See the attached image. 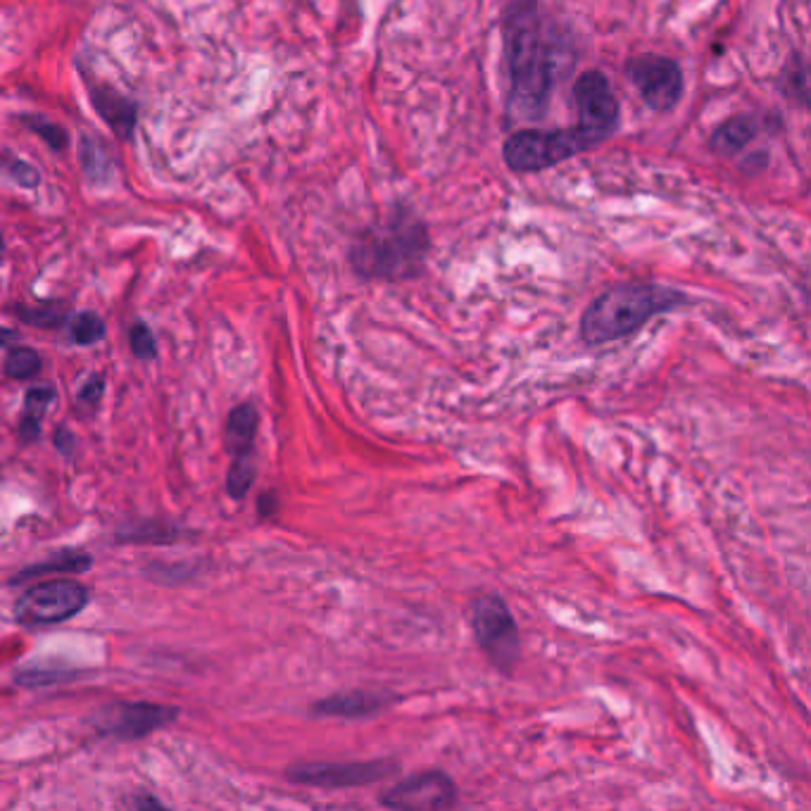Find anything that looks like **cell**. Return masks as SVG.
Masks as SVG:
<instances>
[{
  "label": "cell",
  "instance_id": "obj_10",
  "mask_svg": "<svg viewBox=\"0 0 811 811\" xmlns=\"http://www.w3.org/2000/svg\"><path fill=\"white\" fill-rule=\"evenodd\" d=\"M574 103L578 110V124L593 131L602 141L619 127V103H616L609 79L597 69L583 72L576 79Z\"/></svg>",
  "mask_w": 811,
  "mask_h": 811
},
{
  "label": "cell",
  "instance_id": "obj_25",
  "mask_svg": "<svg viewBox=\"0 0 811 811\" xmlns=\"http://www.w3.org/2000/svg\"><path fill=\"white\" fill-rule=\"evenodd\" d=\"M55 398L53 388L43 386V388H31L27 393V414H34V417H43L46 412L48 402Z\"/></svg>",
  "mask_w": 811,
  "mask_h": 811
},
{
  "label": "cell",
  "instance_id": "obj_8",
  "mask_svg": "<svg viewBox=\"0 0 811 811\" xmlns=\"http://www.w3.org/2000/svg\"><path fill=\"white\" fill-rule=\"evenodd\" d=\"M628 79L655 112H669L683 96V72L676 60L664 55L645 53L626 65Z\"/></svg>",
  "mask_w": 811,
  "mask_h": 811
},
{
  "label": "cell",
  "instance_id": "obj_15",
  "mask_svg": "<svg viewBox=\"0 0 811 811\" xmlns=\"http://www.w3.org/2000/svg\"><path fill=\"white\" fill-rule=\"evenodd\" d=\"M257 424H260V414H257L255 405L245 402L238 405L234 412L229 414V424H226V443L234 455H253L255 433Z\"/></svg>",
  "mask_w": 811,
  "mask_h": 811
},
{
  "label": "cell",
  "instance_id": "obj_11",
  "mask_svg": "<svg viewBox=\"0 0 811 811\" xmlns=\"http://www.w3.org/2000/svg\"><path fill=\"white\" fill-rule=\"evenodd\" d=\"M381 804L388 809H450L457 804V785L443 771H421L417 776L395 783Z\"/></svg>",
  "mask_w": 811,
  "mask_h": 811
},
{
  "label": "cell",
  "instance_id": "obj_17",
  "mask_svg": "<svg viewBox=\"0 0 811 811\" xmlns=\"http://www.w3.org/2000/svg\"><path fill=\"white\" fill-rule=\"evenodd\" d=\"M91 555H86V552H62V555L48 559V562L43 564H34V567L22 571L17 578H31V576H41V574H50V571H86L91 569Z\"/></svg>",
  "mask_w": 811,
  "mask_h": 811
},
{
  "label": "cell",
  "instance_id": "obj_23",
  "mask_svg": "<svg viewBox=\"0 0 811 811\" xmlns=\"http://www.w3.org/2000/svg\"><path fill=\"white\" fill-rule=\"evenodd\" d=\"M131 350H134V355L141 357V360H150V357H155V352H157L155 336L143 322L131 326Z\"/></svg>",
  "mask_w": 811,
  "mask_h": 811
},
{
  "label": "cell",
  "instance_id": "obj_7",
  "mask_svg": "<svg viewBox=\"0 0 811 811\" xmlns=\"http://www.w3.org/2000/svg\"><path fill=\"white\" fill-rule=\"evenodd\" d=\"M88 602V590L77 581H48L29 588L17 600L15 616L27 626L62 624L79 614Z\"/></svg>",
  "mask_w": 811,
  "mask_h": 811
},
{
  "label": "cell",
  "instance_id": "obj_20",
  "mask_svg": "<svg viewBox=\"0 0 811 811\" xmlns=\"http://www.w3.org/2000/svg\"><path fill=\"white\" fill-rule=\"evenodd\" d=\"M105 336V324L96 312H81L72 322V338L79 345H93Z\"/></svg>",
  "mask_w": 811,
  "mask_h": 811
},
{
  "label": "cell",
  "instance_id": "obj_29",
  "mask_svg": "<svg viewBox=\"0 0 811 811\" xmlns=\"http://www.w3.org/2000/svg\"><path fill=\"white\" fill-rule=\"evenodd\" d=\"M72 443H74V440H72V436H69L67 431H60V433H58V445H60L62 452L72 450Z\"/></svg>",
  "mask_w": 811,
  "mask_h": 811
},
{
  "label": "cell",
  "instance_id": "obj_14",
  "mask_svg": "<svg viewBox=\"0 0 811 811\" xmlns=\"http://www.w3.org/2000/svg\"><path fill=\"white\" fill-rule=\"evenodd\" d=\"M757 131L759 122L752 115L733 117L714 131L712 148L719 155H738L740 150H745L754 141Z\"/></svg>",
  "mask_w": 811,
  "mask_h": 811
},
{
  "label": "cell",
  "instance_id": "obj_9",
  "mask_svg": "<svg viewBox=\"0 0 811 811\" xmlns=\"http://www.w3.org/2000/svg\"><path fill=\"white\" fill-rule=\"evenodd\" d=\"M176 716H179V709L169 707V704L117 702L98 714L96 726L103 735H112L119 740H138L169 726L176 721Z\"/></svg>",
  "mask_w": 811,
  "mask_h": 811
},
{
  "label": "cell",
  "instance_id": "obj_13",
  "mask_svg": "<svg viewBox=\"0 0 811 811\" xmlns=\"http://www.w3.org/2000/svg\"><path fill=\"white\" fill-rule=\"evenodd\" d=\"M93 105L119 138L129 141L136 127V105L108 86L93 88Z\"/></svg>",
  "mask_w": 811,
  "mask_h": 811
},
{
  "label": "cell",
  "instance_id": "obj_1",
  "mask_svg": "<svg viewBox=\"0 0 811 811\" xmlns=\"http://www.w3.org/2000/svg\"><path fill=\"white\" fill-rule=\"evenodd\" d=\"M514 119H543L564 69V41L545 20L538 0H512L502 22Z\"/></svg>",
  "mask_w": 811,
  "mask_h": 811
},
{
  "label": "cell",
  "instance_id": "obj_16",
  "mask_svg": "<svg viewBox=\"0 0 811 811\" xmlns=\"http://www.w3.org/2000/svg\"><path fill=\"white\" fill-rule=\"evenodd\" d=\"M81 165H84V172L93 184H108L112 179V162L108 153L100 143L88 136L81 141Z\"/></svg>",
  "mask_w": 811,
  "mask_h": 811
},
{
  "label": "cell",
  "instance_id": "obj_30",
  "mask_svg": "<svg viewBox=\"0 0 811 811\" xmlns=\"http://www.w3.org/2000/svg\"><path fill=\"white\" fill-rule=\"evenodd\" d=\"M12 338H15V333L12 331H0V343H8V341H12Z\"/></svg>",
  "mask_w": 811,
  "mask_h": 811
},
{
  "label": "cell",
  "instance_id": "obj_12",
  "mask_svg": "<svg viewBox=\"0 0 811 811\" xmlns=\"http://www.w3.org/2000/svg\"><path fill=\"white\" fill-rule=\"evenodd\" d=\"M400 697L391 690H348L324 697L312 704V714L333 716V719H372L386 712Z\"/></svg>",
  "mask_w": 811,
  "mask_h": 811
},
{
  "label": "cell",
  "instance_id": "obj_18",
  "mask_svg": "<svg viewBox=\"0 0 811 811\" xmlns=\"http://www.w3.org/2000/svg\"><path fill=\"white\" fill-rule=\"evenodd\" d=\"M253 483H255L253 455H238L234 464H231L229 476H226V490H229L231 498L241 500Z\"/></svg>",
  "mask_w": 811,
  "mask_h": 811
},
{
  "label": "cell",
  "instance_id": "obj_22",
  "mask_svg": "<svg viewBox=\"0 0 811 811\" xmlns=\"http://www.w3.org/2000/svg\"><path fill=\"white\" fill-rule=\"evenodd\" d=\"M0 169H3V172L8 174L15 184H20L24 188L39 186V172H36L29 162L17 160V157H12L10 153L0 155Z\"/></svg>",
  "mask_w": 811,
  "mask_h": 811
},
{
  "label": "cell",
  "instance_id": "obj_2",
  "mask_svg": "<svg viewBox=\"0 0 811 811\" xmlns=\"http://www.w3.org/2000/svg\"><path fill=\"white\" fill-rule=\"evenodd\" d=\"M426 255V226L410 210H395L388 222L369 226L357 236L350 248V264L362 279L405 281L424 269Z\"/></svg>",
  "mask_w": 811,
  "mask_h": 811
},
{
  "label": "cell",
  "instance_id": "obj_4",
  "mask_svg": "<svg viewBox=\"0 0 811 811\" xmlns=\"http://www.w3.org/2000/svg\"><path fill=\"white\" fill-rule=\"evenodd\" d=\"M602 138L593 134V131L581 127L569 129H526L517 131L505 141V162L512 172L519 174H533L543 172L559 165V162L571 160V157L586 153L600 146Z\"/></svg>",
  "mask_w": 811,
  "mask_h": 811
},
{
  "label": "cell",
  "instance_id": "obj_6",
  "mask_svg": "<svg viewBox=\"0 0 811 811\" xmlns=\"http://www.w3.org/2000/svg\"><path fill=\"white\" fill-rule=\"evenodd\" d=\"M400 764L395 759H369V762H298L286 769V778L298 785L341 790L364 788L391 778Z\"/></svg>",
  "mask_w": 811,
  "mask_h": 811
},
{
  "label": "cell",
  "instance_id": "obj_3",
  "mask_svg": "<svg viewBox=\"0 0 811 811\" xmlns=\"http://www.w3.org/2000/svg\"><path fill=\"white\" fill-rule=\"evenodd\" d=\"M688 303V295L662 284H619L600 293L581 317V341L605 345L643 329L657 314Z\"/></svg>",
  "mask_w": 811,
  "mask_h": 811
},
{
  "label": "cell",
  "instance_id": "obj_24",
  "mask_svg": "<svg viewBox=\"0 0 811 811\" xmlns=\"http://www.w3.org/2000/svg\"><path fill=\"white\" fill-rule=\"evenodd\" d=\"M20 314H22V319L27 324H34V326H43V329H50V326H58V324H62V307H58V305H48V307H36V310H27V307H24V310H20Z\"/></svg>",
  "mask_w": 811,
  "mask_h": 811
},
{
  "label": "cell",
  "instance_id": "obj_19",
  "mask_svg": "<svg viewBox=\"0 0 811 811\" xmlns=\"http://www.w3.org/2000/svg\"><path fill=\"white\" fill-rule=\"evenodd\" d=\"M41 369V357L39 352L31 348H17L12 350L5 360V374L12 376V379H29Z\"/></svg>",
  "mask_w": 811,
  "mask_h": 811
},
{
  "label": "cell",
  "instance_id": "obj_26",
  "mask_svg": "<svg viewBox=\"0 0 811 811\" xmlns=\"http://www.w3.org/2000/svg\"><path fill=\"white\" fill-rule=\"evenodd\" d=\"M103 388H105V379L100 374H96V376H91V379H88L86 383H84V388H81V393H79V402L81 405L86 407V410H93V407L98 405L100 402V395H103Z\"/></svg>",
  "mask_w": 811,
  "mask_h": 811
},
{
  "label": "cell",
  "instance_id": "obj_31",
  "mask_svg": "<svg viewBox=\"0 0 811 811\" xmlns=\"http://www.w3.org/2000/svg\"><path fill=\"white\" fill-rule=\"evenodd\" d=\"M3 245H5V243H3V236H0V253H3Z\"/></svg>",
  "mask_w": 811,
  "mask_h": 811
},
{
  "label": "cell",
  "instance_id": "obj_28",
  "mask_svg": "<svg viewBox=\"0 0 811 811\" xmlns=\"http://www.w3.org/2000/svg\"><path fill=\"white\" fill-rule=\"evenodd\" d=\"M257 505H260L262 517H267V514L276 512V507H279V500H276V493H264Z\"/></svg>",
  "mask_w": 811,
  "mask_h": 811
},
{
  "label": "cell",
  "instance_id": "obj_5",
  "mask_svg": "<svg viewBox=\"0 0 811 811\" xmlns=\"http://www.w3.org/2000/svg\"><path fill=\"white\" fill-rule=\"evenodd\" d=\"M469 624L488 662L502 674H512L521 659V633L505 597L488 593L469 607Z\"/></svg>",
  "mask_w": 811,
  "mask_h": 811
},
{
  "label": "cell",
  "instance_id": "obj_21",
  "mask_svg": "<svg viewBox=\"0 0 811 811\" xmlns=\"http://www.w3.org/2000/svg\"><path fill=\"white\" fill-rule=\"evenodd\" d=\"M22 122H24V127H29L34 134H39L53 150L67 148L69 136H67V131L60 127V124H53V122H48L46 117H34V115H24Z\"/></svg>",
  "mask_w": 811,
  "mask_h": 811
},
{
  "label": "cell",
  "instance_id": "obj_27",
  "mask_svg": "<svg viewBox=\"0 0 811 811\" xmlns=\"http://www.w3.org/2000/svg\"><path fill=\"white\" fill-rule=\"evenodd\" d=\"M39 433H41V417L27 414V417L22 419V426H20L22 440H27V443H34V440L39 438Z\"/></svg>",
  "mask_w": 811,
  "mask_h": 811
}]
</instances>
